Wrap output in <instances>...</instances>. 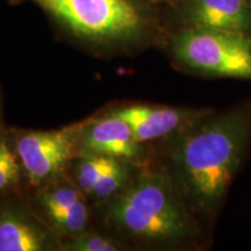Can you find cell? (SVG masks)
I'll use <instances>...</instances> for the list:
<instances>
[{
	"mask_svg": "<svg viewBox=\"0 0 251 251\" xmlns=\"http://www.w3.org/2000/svg\"><path fill=\"white\" fill-rule=\"evenodd\" d=\"M81 126L58 130L25 131L18 135L14 148L31 185L51 179L64 170L76 152Z\"/></svg>",
	"mask_w": 251,
	"mask_h": 251,
	"instance_id": "5b68a950",
	"label": "cell"
},
{
	"mask_svg": "<svg viewBox=\"0 0 251 251\" xmlns=\"http://www.w3.org/2000/svg\"><path fill=\"white\" fill-rule=\"evenodd\" d=\"M113 113L128 122L135 139L141 143L183 130L205 117L202 112L151 105H129Z\"/></svg>",
	"mask_w": 251,
	"mask_h": 251,
	"instance_id": "52a82bcc",
	"label": "cell"
},
{
	"mask_svg": "<svg viewBox=\"0 0 251 251\" xmlns=\"http://www.w3.org/2000/svg\"><path fill=\"white\" fill-rule=\"evenodd\" d=\"M171 51L185 67L216 77L251 79V37L236 31L183 27Z\"/></svg>",
	"mask_w": 251,
	"mask_h": 251,
	"instance_id": "277c9868",
	"label": "cell"
},
{
	"mask_svg": "<svg viewBox=\"0 0 251 251\" xmlns=\"http://www.w3.org/2000/svg\"><path fill=\"white\" fill-rule=\"evenodd\" d=\"M83 192L79 187L71 186V185H59L47 190L41 196V205L45 209L46 214L59 212L72 207L83 200Z\"/></svg>",
	"mask_w": 251,
	"mask_h": 251,
	"instance_id": "4fadbf2b",
	"label": "cell"
},
{
	"mask_svg": "<svg viewBox=\"0 0 251 251\" xmlns=\"http://www.w3.org/2000/svg\"><path fill=\"white\" fill-rule=\"evenodd\" d=\"M184 27L249 34L251 6L247 0H184L180 2Z\"/></svg>",
	"mask_w": 251,
	"mask_h": 251,
	"instance_id": "ba28073f",
	"label": "cell"
},
{
	"mask_svg": "<svg viewBox=\"0 0 251 251\" xmlns=\"http://www.w3.org/2000/svg\"><path fill=\"white\" fill-rule=\"evenodd\" d=\"M247 1H248V2H249V4H250V6H251V0H247Z\"/></svg>",
	"mask_w": 251,
	"mask_h": 251,
	"instance_id": "e0dca14e",
	"label": "cell"
},
{
	"mask_svg": "<svg viewBox=\"0 0 251 251\" xmlns=\"http://www.w3.org/2000/svg\"><path fill=\"white\" fill-rule=\"evenodd\" d=\"M122 191L108 209L109 221L121 231L151 243H177L192 234L180 194L162 171L144 170Z\"/></svg>",
	"mask_w": 251,
	"mask_h": 251,
	"instance_id": "3957f363",
	"label": "cell"
},
{
	"mask_svg": "<svg viewBox=\"0 0 251 251\" xmlns=\"http://www.w3.org/2000/svg\"><path fill=\"white\" fill-rule=\"evenodd\" d=\"M250 117L234 111L203 117L183 129L175 150L181 193L199 212H212L227 192L250 135Z\"/></svg>",
	"mask_w": 251,
	"mask_h": 251,
	"instance_id": "6da1fadb",
	"label": "cell"
},
{
	"mask_svg": "<svg viewBox=\"0 0 251 251\" xmlns=\"http://www.w3.org/2000/svg\"><path fill=\"white\" fill-rule=\"evenodd\" d=\"M78 147L83 156L99 155L117 159H134L142 152L141 142L135 139L130 126L114 113L81 126Z\"/></svg>",
	"mask_w": 251,
	"mask_h": 251,
	"instance_id": "8992f818",
	"label": "cell"
},
{
	"mask_svg": "<svg viewBox=\"0 0 251 251\" xmlns=\"http://www.w3.org/2000/svg\"><path fill=\"white\" fill-rule=\"evenodd\" d=\"M120 159L107 156H83L76 168L77 186L83 193L91 194L102 176L114 166Z\"/></svg>",
	"mask_w": 251,
	"mask_h": 251,
	"instance_id": "30bf717a",
	"label": "cell"
},
{
	"mask_svg": "<svg viewBox=\"0 0 251 251\" xmlns=\"http://www.w3.org/2000/svg\"><path fill=\"white\" fill-rule=\"evenodd\" d=\"M151 4H169V5H179L184 0H148Z\"/></svg>",
	"mask_w": 251,
	"mask_h": 251,
	"instance_id": "2e32d148",
	"label": "cell"
},
{
	"mask_svg": "<svg viewBox=\"0 0 251 251\" xmlns=\"http://www.w3.org/2000/svg\"><path fill=\"white\" fill-rule=\"evenodd\" d=\"M46 242L42 231L17 211L0 212V251H41Z\"/></svg>",
	"mask_w": 251,
	"mask_h": 251,
	"instance_id": "9c48e42d",
	"label": "cell"
},
{
	"mask_svg": "<svg viewBox=\"0 0 251 251\" xmlns=\"http://www.w3.org/2000/svg\"><path fill=\"white\" fill-rule=\"evenodd\" d=\"M64 249L71 251H117L119 246L108 237L99 234H85L76 236L64 244Z\"/></svg>",
	"mask_w": 251,
	"mask_h": 251,
	"instance_id": "9a60e30c",
	"label": "cell"
},
{
	"mask_svg": "<svg viewBox=\"0 0 251 251\" xmlns=\"http://www.w3.org/2000/svg\"><path fill=\"white\" fill-rule=\"evenodd\" d=\"M31 2L69 35L102 47L146 42L155 34L157 20L148 0H8Z\"/></svg>",
	"mask_w": 251,
	"mask_h": 251,
	"instance_id": "7a4b0ae2",
	"label": "cell"
},
{
	"mask_svg": "<svg viewBox=\"0 0 251 251\" xmlns=\"http://www.w3.org/2000/svg\"><path fill=\"white\" fill-rule=\"evenodd\" d=\"M23 166L7 135L0 131V196L12 191L20 181Z\"/></svg>",
	"mask_w": 251,
	"mask_h": 251,
	"instance_id": "8fae6325",
	"label": "cell"
},
{
	"mask_svg": "<svg viewBox=\"0 0 251 251\" xmlns=\"http://www.w3.org/2000/svg\"><path fill=\"white\" fill-rule=\"evenodd\" d=\"M128 178V169L119 161L111 170H108L97 183L90 196L96 199H107L124 190Z\"/></svg>",
	"mask_w": 251,
	"mask_h": 251,
	"instance_id": "5bb4252c",
	"label": "cell"
},
{
	"mask_svg": "<svg viewBox=\"0 0 251 251\" xmlns=\"http://www.w3.org/2000/svg\"><path fill=\"white\" fill-rule=\"evenodd\" d=\"M47 216L59 233L78 235L83 233L85 229L87 220H89V208L84 200H80L72 207L59 212L50 213V214H47Z\"/></svg>",
	"mask_w": 251,
	"mask_h": 251,
	"instance_id": "7c38bea8",
	"label": "cell"
}]
</instances>
